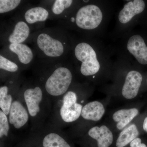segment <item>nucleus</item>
I'll return each mask as SVG.
<instances>
[{
  "instance_id": "obj_12",
  "label": "nucleus",
  "mask_w": 147,
  "mask_h": 147,
  "mask_svg": "<svg viewBox=\"0 0 147 147\" xmlns=\"http://www.w3.org/2000/svg\"><path fill=\"white\" fill-rule=\"evenodd\" d=\"M5 48L6 54H9L7 57L16 62L21 69L28 67L33 62L35 53L25 43L9 44Z\"/></svg>"
},
{
  "instance_id": "obj_17",
  "label": "nucleus",
  "mask_w": 147,
  "mask_h": 147,
  "mask_svg": "<svg viewBox=\"0 0 147 147\" xmlns=\"http://www.w3.org/2000/svg\"><path fill=\"white\" fill-rule=\"evenodd\" d=\"M145 6L142 0H134L127 3L119 13V21L122 24H127L135 15L143 12Z\"/></svg>"
},
{
  "instance_id": "obj_16",
  "label": "nucleus",
  "mask_w": 147,
  "mask_h": 147,
  "mask_svg": "<svg viewBox=\"0 0 147 147\" xmlns=\"http://www.w3.org/2000/svg\"><path fill=\"white\" fill-rule=\"evenodd\" d=\"M105 111L104 105L100 101H90L84 105L80 117L88 121H98L102 118Z\"/></svg>"
},
{
  "instance_id": "obj_7",
  "label": "nucleus",
  "mask_w": 147,
  "mask_h": 147,
  "mask_svg": "<svg viewBox=\"0 0 147 147\" xmlns=\"http://www.w3.org/2000/svg\"><path fill=\"white\" fill-rule=\"evenodd\" d=\"M74 53L77 60L81 63L80 71L83 76H93L99 71L100 63L96 53L90 44L79 42L74 47Z\"/></svg>"
},
{
  "instance_id": "obj_24",
  "label": "nucleus",
  "mask_w": 147,
  "mask_h": 147,
  "mask_svg": "<svg viewBox=\"0 0 147 147\" xmlns=\"http://www.w3.org/2000/svg\"><path fill=\"white\" fill-rule=\"evenodd\" d=\"M130 147H147L146 144L142 143V140L139 137L134 139L129 144Z\"/></svg>"
},
{
  "instance_id": "obj_6",
  "label": "nucleus",
  "mask_w": 147,
  "mask_h": 147,
  "mask_svg": "<svg viewBox=\"0 0 147 147\" xmlns=\"http://www.w3.org/2000/svg\"><path fill=\"white\" fill-rule=\"evenodd\" d=\"M60 21H68L75 23L79 28L86 30H91L97 28L100 25L102 19V13L97 6L88 4L80 7L76 11L74 17H63Z\"/></svg>"
},
{
  "instance_id": "obj_18",
  "label": "nucleus",
  "mask_w": 147,
  "mask_h": 147,
  "mask_svg": "<svg viewBox=\"0 0 147 147\" xmlns=\"http://www.w3.org/2000/svg\"><path fill=\"white\" fill-rule=\"evenodd\" d=\"M139 114V110L137 108L121 109L113 114V119L116 123V127L117 129L123 130Z\"/></svg>"
},
{
  "instance_id": "obj_9",
  "label": "nucleus",
  "mask_w": 147,
  "mask_h": 147,
  "mask_svg": "<svg viewBox=\"0 0 147 147\" xmlns=\"http://www.w3.org/2000/svg\"><path fill=\"white\" fill-rule=\"evenodd\" d=\"M8 117L11 129L20 130L25 127L30 120L21 89L11 104Z\"/></svg>"
},
{
  "instance_id": "obj_23",
  "label": "nucleus",
  "mask_w": 147,
  "mask_h": 147,
  "mask_svg": "<svg viewBox=\"0 0 147 147\" xmlns=\"http://www.w3.org/2000/svg\"><path fill=\"white\" fill-rule=\"evenodd\" d=\"M22 3L21 0H1L0 13L4 14L15 10Z\"/></svg>"
},
{
  "instance_id": "obj_10",
  "label": "nucleus",
  "mask_w": 147,
  "mask_h": 147,
  "mask_svg": "<svg viewBox=\"0 0 147 147\" xmlns=\"http://www.w3.org/2000/svg\"><path fill=\"white\" fill-rule=\"evenodd\" d=\"M12 21L3 34V42L5 46L10 44L24 43L31 35L30 27L22 17Z\"/></svg>"
},
{
  "instance_id": "obj_13",
  "label": "nucleus",
  "mask_w": 147,
  "mask_h": 147,
  "mask_svg": "<svg viewBox=\"0 0 147 147\" xmlns=\"http://www.w3.org/2000/svg\"><path fill=\"white\" fill-rule=\"evenodd\" d=\"M143 77L141 74L135 70H131L127 74L121 93L125 99H133L139 93L142 85Z\"/></svg>"
},
{
  "instance_id": "obj_27",
  "label": "nucleus",
  "mask_w": 147,
  "mask_h": 147,
  "mask_svg": "<svg viewBox=\"0 0 147 147\" xmlns=\"http://www.w3.org/2000/svg\"></svg>"
},
{
  "instance_id": "obj_14",
  "label": "nucleus",
  "mask_w": 147,
  "mask_h": 147,
  "mask_svg": "<svg viewBox=\"0 0 147 147\" xmlns=\"http://www.w3.org/2000/svg\"><path fill=\"white\" fill-rule=\"evenodd\" d=\"M127 49L139 63L147 64V46L141 36H131L127 42Z\"/></svg>"
},
{
  "instance_id": "obj_2",
  "label": "nucleus",
  "mask_w": 147,
  "mask_h": 147,
  "mask_svg": "<svg viewBox=\"0 0 147 147\" xmlns=\"http://www.w3.org/2000/svg\"><path fill=\"white\" fill-rule=\"evenodd\" d=\"M30 38L36 55L40 59H64L68 49V38L64 29H42L31 35Z\"/></svg>"
},
{
  "instance_id": "obj_22",
  "label": "nucleus",
  "mask_w": 147,
  "mask_h": 147,
  "mask_svg": "<svg viewBox=\"0 0 147 147\" xmlns=\"http://www.w3.org/2000/svg\"><path fill=\"white\" fill-rule=\"evenodd\" d=\"M73 3L71 0L53 1L47 9L50 11V16L51 15L53 17L61 18L65 16L67 9L70 8Z\"/></svg>"
},
{
  "instance_id": "obj_21",
  "label": "nucleus",
  "mask_w": 147,
  "mask_h": 147,
  "mask_svg": "<svg viewBox=\"0 0 147 147\" xmlns=\"http://www.w3.org/2000/svg\"><path fill=\"white\" fill-rule=\"evenodd\" d=\"M8 117L0 110V142L1 147L8 146L11 141V133Z\"/></svg>"
},
{
  "instance_id": "obj_11",
  "label": "nucleus",
  "mask_w": 147,
  "mask_h": 147,
  "mask_svg": "<svg viewBox=\"0 0 147 147\" xmlns=\"http://www.w3.org/2000/svg\"><path fill=\"white\" fill-rule=\"evenodd\" d=\"M84 147H110L113 144L114 136L109 127L105 125L91 127L86 134Z\"/></svg>"
},
{
  "instance_id": "obj_15",
  "label": "nucleus",
  "mask_w": 147,
  "mask_h": 147,
  "mask_svg": "<svg viewBox=\"0 0 147 147\" xmlns=\"http://www.w3.org/2000/svg\"><path fill=\"white\" fill-rule=\"evenodd\" d=\"M23 14L22 18L30 27L44 23L50 17L49 10L41 6L29 7L26 9Z\"/></svg>"
},
{
  "instance_id": "obj_25",
  "label": "nucleus",
  "mask_w": 147,
  "mask_h": 147,
  "mask_svg": "<svg viewBox=\"0 0 147 147\" xmlns=\"http://www.w3.org/2000/svg\"><path fill=\"white\" fill-rule=\"evenodd\" d=\"M143 128L144 130L147 132V117L145 118L143 122Z\"/></svg>"
},
{
  "instance_id": "obj_26",
  "label": "nucleus",
  "mask_w": 147,
  "mask_h": 147,
  "mask_svg": "<svg viewBox=\"0 0 147 147\" xmlns=\"http://www.w3.org/2000/svg\"><path fill=\"white\" fill-rule=\"evenodd\" d=\"M18 147H25V146H20Z\"/></svg>"
},
{
  "instance_id": "obj_3",
  "label": "nucleus",
  "mask_w": 147,
  "mask_h": 147,
  "mask_svg": "<svg viewBox=\"0 0 147 147\" xmlns=\"http://www.w3.org/2000/svg\"><path fill=\"white\" fill-rule=\"evenodd\" d=\"M21 91L30 115L32 128L34 131L43 126L51 113V99L37 80L23 83Z\"/></svg>"
},
{
  "instance_id": "obj_8",
  "label": "nucleus",
  "mask_w": 147,
  "mask_h": 147,
  "mask_svg": "<svg viewBox=\"0 0 147 147\" xmlns=\"http://www.w3.org/2000/svg\"><path fill=\"white\" fill-rule=\"evenodd\" d=\"M4 82V84L0 87V108L7 116L13 99L23 83L19 74L9 76Z\"/></svg>"
},
{
  "instance_id": "obj_19",
  "label": "nucleus",
  "mask_w": 147,
  "mask_h": 147,
  "mask_svg": "<svg viewBox=\"0 0 147 147\" xmlns=\"http://www.w3.org/2000/svg\"><path fill=\"white\" fill-rule=\"evenodd\" d=\"M139 132L137 127L131 124L123 129L119 134L115 143L116 147H125L139 136Z\"/></svg>"
},
{
  "instance_id": "obj_20",
  "label": "nucleus",
  "mask_w": 147,
  "mask_h": 147,
  "mask_svg": "<svg viewBox=\"0 0 147 147\" xmlns=\"http://www.w3.org/2000/svg\"><path fill=\"white\" fill-rule=\"evenodd\" d=\"M0 69L1 74H2L1 78L2 77L4 81L9 76L19 74L21 70L20 66L16 62L1 54L0 55Z\"/></svg>"
},
{
  "instance_id": "obj_1",
  "label": "nucleus",
  "mask_w": 147,
  "mask_h": 147,
  "mask_svg": "<svg viewBox=\"0 0 147 147\" xmlns=\"http://www.w3.org/2000/svg\"><path fill=\"white\" fill-rule=\"evenodd\" d=\"M35 65L36 80L47 96L57 100L70 88L73 79L71 69L64 63V59H40Z\"/></svg>"
},
{
  "instance_id": "obj_5",
  "label": "nucleus",
  "mask_w": 147,
  "mask_h": 147,
  "mask_svg": "<svg viewBox=\"0 0 147 147\" xmlns=\"http://www.w3.org/2000/svg\"><path fill=\"white\" fill-rule=\"evenodd\" d=\"M28 141L21 146L27 147H74L70 140L59 127L52 125L48 128L43 126L36 131Z\"/></svg>"
},
{
  "instance_id": "obj_4",
  "label": "nucleus",
  "mask_w": 147,
  "mask_h": 147,
  "mask_svg": "<svg viewBox=\"0 0 147 147\" xmlns=\"http://www.w3.org/2000/svg\"><path fill=\"white\" fill-rule=\"evenodd\" d=\"M80 100L78 93L70 88L63 95L55 100L52 113L53 125L60 128L80 119L84 106V100Z\"/></svg>"
}]
</instances>
